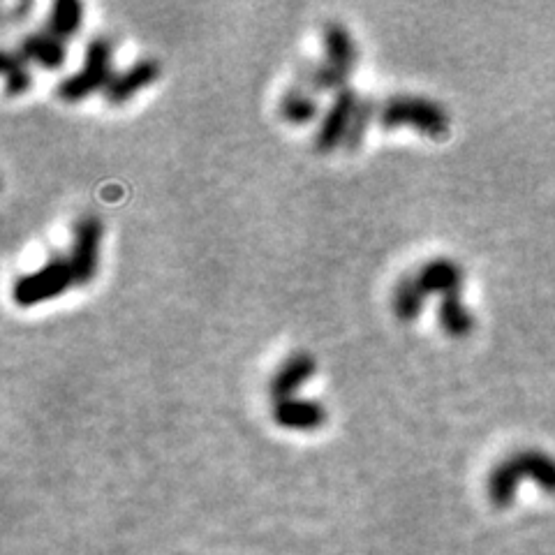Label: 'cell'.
<instances>
[{
    "label": "cell",
    "instance_id": "6da1fadb",
    "mask_svg": "<svg viewBox=\"0 0 555 555\" xmlns=\"http://www.w3.org/2000/svg\"><path fill=\"white\" fill-rule=\"evenodd\" d=\"M530 479L544 493L555 495V458L539 449H523L500 461L488 475V498L493 507L507 509L514 505L518 486Z\"/></svg>",
    "mask_w": 555,
    "mask_h": 555
},
{
    "label": "cell",
    "instance_id": "7a4b0ae2",
    "mask_svg": "<svg viewBox=\"0 0 555 555\" xmlns=\"http://www.w3.org/2000/svg\"><path fill=\"white\" fill-rule=\"evenodd\" d=\"M111 56H114V42L107 35H95L91 42L86 44V58L84 68L79 72L65 77L56 88V95L63 102H81L88 95L107 91L109 81L114 79V70H111Z\"/></svg>",
    "mask_w": 555,
    "mask_h": 555
},
{
    "label": "cell",
    "instance_id": "3957f363",
    "mask_svg": "<svg viewBox=\"0 0 555 555\" xmlns=\"http://www.w3.org/2000/svg\"><path fill=\"white\" fill-rule=\"evenodd\" d=\"M380 125L396 130L401 125H414L421 135L444 139L449 132V114L438 102L419 95H394L380 107Z\"/></svg>",
    "mask_w": 555,
    "mask_h": 555
},
{
    "label": "cell",
    "instance_id": "277c9868",
    "mask_svg": "<svg viewBox=\"0 0 555 555\" xmlns=\"http://www.w3.org/2000/svg\"><path fill=\"white\" fill-rule=\"evenodd\" d=\"M74 285V273L68 257H51L42 269L26 273L14 283L12 299L21 308H33L37 303L58 299Z\"/></svg>",
    "mask_w": 555,
    "mask_h": 555
},
{
    "label": "cell",
    "instance_id": "5b68a950",
    "mask_svg": "<svg viewBox=\"0 0 555 555\" xmlns=\"http://www.w3.org/2000/svg\"><path fill=\"white\" fill-rule=\"evenodd\" d=\"M102 234H105V225H102L98 216H81L74 222L68 262L72 266L74 285L77 287L93 283V278L98 276Z\"/></svg>",
    "mask_w": 555,
    "mask_h": 555
},
{
    "label": "cell",
    "instance_id": "8992f818",
    "mask_svg": "<svg viewBox=\"0 0 555 555\" xmlns=\"http://www.w3.org/2000/svg\"><path fill=\"white\" fill-rule=\"evenodd\" d=\"M359 95L352 86L343 88V91L333 93V100L324 114L320 130L315 135V148L320 153H331L333 148L345 144L347 132H350L354 111L359 107Z\"/></svg>",
    "mask_w": 555,
    "mask_h": 555
},
{
    "label": "cell",
    "instance_id": "52a82bcc",
    "mask_svg": "<svg viewBox=\"0 0 555 555\" xmlns=\"http://www.w3.org/2000/svg\"><path fill=\"white\" fill-rule=\"evenodd\" d=\"M271 417L285 431H317L327 421V410L313 398H285L271 407Z\"/></svg>",
    "mask_w": 555,
    "mask_h": 555
},
{
    "label": "cell",
    "instance_id": "ba28073f",
    "mask_svg": "<svg viewBox=\"0 0 555 555\" xmlns=\"http://www.w3.org/2000/svg\"><path fill=\"white\" fill-rule=\"evenodd\" d=\"M160 77V63L155 58H142L135 65H130L128 70L114 74V79L109 81L105 100L109 105H125V102L135 98L139 91H144L151 84H155Z\"/></svg>",
    "mask_w": 555,
    "mask_h": 555
},
{
    "label": "cell",
    "instance_id": "9c48e42d",
    "mask_svg": "<svg viewBox=\"0 0 555 555\" xmlns=\"http://www.w3.org/2000/svg\"><path fill=\"white\" fill-rule=\"evenodd\" d=\"M317 361L313 354L308 352H294L292 357H287L280 368L273 373L269 382V394L276 401H285V398H294L303 384L315 375Z\"/></svg>",
    "mask_w": 555,
    "mask_h": 555
},
{
    "label": "cell",
    "instance_id": "30bf717a",
    "mask_svg": "<svg viewBox=\"0 0 555 555\" xmlns=\"http://www.w3.org/2000/svg\"><path fill=\"white\" fill-rule=\"evenodd\" d=\"M322 40H324V63L329 68L336 70L338 74H343L345 79H350V74L357 68L359 61V51H357V42H354L352 33L347 31L343 24L338 21H329L322 31Z\"/></svg>",
    "mask_w": 555,
    "mask_h": 555
},
{
    "label": "cell",
    "instance_id": "8fae6325",
    "mask_svg": "<svg viewBox=\"0 0 555 555\" xmlns=\"http://www.w3.org/2000/svg\"><path fill=\"white\" fill-rule=\"evenodd\" d=\"M17 51L26 63H35L44 70H58L65 65V42L58 40L56 35H51L47 28L44 31H31L19 40Z\"/></svg>",
    "mask_w": 555,
    "mask_h": 555
},
{
    "label": "cell",
    "instance_id": "7c38bea8",
    "mask_svg": "<svg viewBox=\"0 0 555 555\" xmlns=\"http://www.w3.org/2000/svg\"><path fill=\"white\" fill-rule=\"evenodd\" d=\"M417 276L428 294H442V296L461 294L463 278H465L461 266L449 257L431 259V262L421 266Z\"/></svg>",
    "mask_w": 555,
    "mask_h": 555
},
{
    "label": "cell",
    "instance_id": "4fadbf2b",
    "mask_svg": "<svg viewBox=\"0 0 555 555\" xmlns=\"http://www.w3.org/2000/svg\"><path fill=\"white\" fill-rule=\"evenodd\" d=\"M428 292L421 285L417 273L403 276L394 287V313L401 322H417L424 310Z\"/></svg>",
    "mask_w": 555,
    "mask_h": 555
},
{
    "label": "cell",
    "instance_id": "5bb4252c",
    "mask_svg": "<svg viewBox=\"0 0 555 555\" xmlns=\"http://www.w3.org/2000/svg\"><path fill=\"white\" fill-rule=\"evenodd\" d=\"M438 322L451 338H468L472 329H475V315L465 306L461 294L442 296L438 306Z\"/></svg>",
    "mask_w": 555,
    "mask_h": 555
},
{
    "label": "cell",
    "instance_id": "9a60e30c",
    "mask_svg": "<svg viewBox=\"0 0 555 555\" xmlns=\"http://www.w3.org/2000/svg\"><path fill=\"white\" fill-rule=\"evenodd\" d=\"M280 116L290 125H308L315 121V116L320 114V102H317L313 91L306 88L292 86L287 88V93L280 98Z\"/></svg>",
    "mask_w": 555,
    "mask_h": 555
},
{
    "label": "cell",
    "instance_id": "2e32d148",
    "mask_svg": "<svg viewBox=\"0 0 555 555\" xmlns=\"http://www.w3.org/2000/svg\"><path fill=\"white\" fill-rule=\"evenodd\" d=\"M81 24H84V5L77 3V0H58V3L51 5L47 31L56 35L58 40H70L81 31Z\"/></svg>",
    "mask_w": 555,
    "mask_h": 555
},
{
    "label": "cell",
    "instance_id": "e0dca14e",
    "mask_svg": "<svg viewBox=\"0 0 555 555\" xmlns=\"http://www.w3.org/2000/svg\"><path fill=\"white\" fill-rule=\"evenodd\" d=\"M3 72H5L7 95H24L33 84L31 70H28V63L21 58L19 51H5Z\"/></svg>",
    "mask_w": 555,
    "mask_h": 555
},
{
    "label": "cell",
    "instance_id": "ac0fdd59",
    "mask_svg": "<svg viewBox=\"0 0 555 555\" xmlns=\"http://www.w3.org/2000/svg\"><path fill=\"white\" fill-rule=\"evenodd\" d=\"M375 111H377V105L373 100H370V98L359 100V107H357V111H354L350 132H347L345 144H343L347 153H354L361 144H364L366 132H368L370 123H373V118H375Z\"/></svg>",
    "mask_w": 555,
    "mask_h": 555
},
{
    "label": "cell",
    "instance_id": "d6986e66",
    "mask_svg": "<svg viewBox=\"0 0 555 555\" xmlns=\"http://www.w3.org/2000/svg\"><path fill=\"white\" fill-rule=\"evenodd\" d=\"M26 12H31V3L17 5V7H14V10H12V14H10V17H12V21H21V17H24V14H26Z\"/></svg>",
    "mask_w": 555,
    "mask_h": 555
}]
</instances>
